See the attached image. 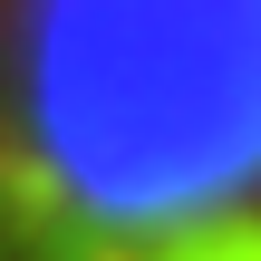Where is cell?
I'll use <instances>...</instances> for the list:
<instances>
[{
    "mask_svg": "<svg viewBox=\"0 0 261 261\" xmlns=\"http://www.w3.org/2000/svg\"><path fill=\"white\" fill-rule=\"evenodd\" d=\"M0 261H261V0H0Z\"/></svg>",
    "mask_w": 261,
    "mask_h": 261,
    "instance_id": "6da1fadb",
    "label": "cell"
}]
</instances>
